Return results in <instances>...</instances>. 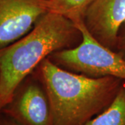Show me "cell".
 <instances>
[{
    "label": "cell",
    "mask_w": 125,
    "mask_h": 125,
    "mask_svg": "<svg viewBox=\"0 0 125 125\" xmlns=\"http://www.w3.org/2000/svg\"><path fill=\"white\" fill-rule=\"evenodd\" d=\"M115 51L125 59V22L118 32Z\"/></svg>",
    "instance_id": "obj_9"
},
{
    "label": "cell",
    "mask_w": 125,
    "mask_h": 125,
    "mask_svg": "<svg viewBox=\"0 0 125 125\" xmlns=\"http://www.w3.org/2000/svg\"><path fill=\"white\" fill-rule=\"evenodd\" d=\"M94 0H46L48 12L65 16L72 22L82 18Z\"/></svg>",
    "instance_id": "obj_8"
},
{
    "label": "cell",
    "mask_w": 125,
    "mask_h": 125,
    "mask_svg": "<svg viewBox=\"0 0 125 125\" xmlns=\"http://www.w3.org/2000/svg\"><path fill=\"white\" fill-rule=\"evenodd\" d=\"M85 125H125V81L111 104Z\"/></svg>",
    "instance_id": "obj_7"
},
{
    "label": "cell",
    "mask_w": 125,
    "mask_h": 125,
    "mask_svg": "<svg viewBox=\"0 0 125 125\" xmlns=\"http://www.w3.org/2000/svg\"><path fill=\"white\" fill-rule=\"evenodd\" d=\"M72 22L81 33L79 44L54 52L48 58L61 68L85 76H113L125 81V59L99 42L85 27L82 18Z\"/></svg>",
    "instance_id": "obj_3"
},
{
    "label": "cell",
    "mask_w": 125,
    "mask_h": 125,
    "mask_svg": "<svg viewBox=\"0 0 125 125\" xmlns=\"http://www.w3.org/2000/svg\"><path fill=\"white\" fill-rule=\"evenodd\" d=\"M1 113L19 125H54L48 96L33 73L20 84Z\"/></svg>",
    "instance_id": "obj_4"
},
{
    "label": "cell",
    "mask_w": 125,
    "mask_h": 125,
    "mask_svg": "<svg viewBox=\"0 0 125 125\" xmlns=\"http://www.w3.org/2000/svg\"><path fill=\"white\" fill-rule=\"evenodd\" d=\"M36 70L49 98L54 125H85L111 104L123 82L113 76L93 78L69 71L49 58Z\"/></svg>",
    "instance_id": "obj_1"
},
{
    "label": "cell",
    "mask_w": 125,
    "mask_h": 125,
    "mask_svg": "<svg viewBox=\"0 0 125 125\" xmlns=\"http://www.w3.org/2000/svg\"><path fill=\"white\" fill-rule=\"evenodd\" d=\"M83 20L95 39L115 51L118 32L125 22V0H94Z\"/></svg>",
    "instance_id": "obj_6"
},
{
    "label": "cell",
    "mask_w": 125,
    "mask_h": 125,
    "mask_svg": "<svg viewBox=\"0 0 125 125\" xmlns=\"http://www.w3.org/2000/svg\"><path fill=\"white\" fill-rule=\"evenodd\" d=\"M81 40L80 31L70 20L47 12L27 34L0 49V111L42 61L57 51L75 47Z\"/></svg>",
    "instance_id": "obj_2"
},
{
    "label": "cell",
    "mask_w": 125,
    "mask_h": 125,
    "mask_svg": "<svg viewBox=\"0 0 125 125\" xmlns=\"http://www.w3.org/2000/svg\"><path fill=\"white\" fill-rule=\"evenodd\" d=\"M1 112L0 111V116H1Z\"/></svg>",
    "instance_id": "obj_11"
},
{
    "label": "cell",
    "mask_w": 125,
    "mask_h": 125,
    "mask_svg": "<svg viewBox=\"0 0 125 125\" xmlns=\"http://www.w3.org/2000/svg\"><path fill=\"white\" fill-rule=\"evenodd\" d=\"M47 12L46 0H0V49L27 34Z\"/></svg>",
    "instance_id": "obj_5"
},
{
    "label": "cell",
    "mask_w": 125,
    "mask_h": 125,
    "mask_svg": "<svg viewBox=\"0 0 125 125\" xmlns=\"http://www.w3.org/2000/svg\"><path fill=\"white\" fill-rule=\"evenodd\" d=\"M0 125H19L12 119L5 115L1 113L0 116Z\"/></svg>",
    "instance_id": "obj_10"
}]
</instances>
